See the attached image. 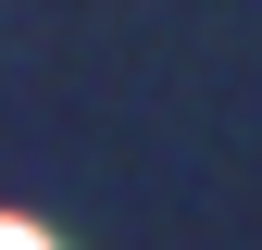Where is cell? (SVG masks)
Returning <instances> with one entry per match:
<instances>
[{
	"label": "cell",
	"instance_id": "6da1fadb",
	"mask_svg": "<svg viewBox=\"0 0 262 250\" xmlns=\"http://www.w3.org/2000/svg\"><path fill=\"white\" fill-rule=\"evenodd\" d=\"M0 250H50V238H38V225H25V213H0Z\"/></svg>",
	"mask_w": 262,
	"mask_h": 250
}]
</instances>
